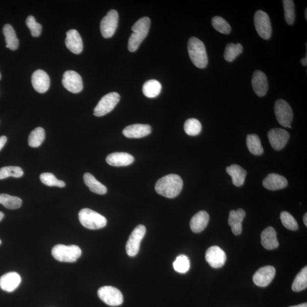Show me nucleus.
<instances>
[{
  "mask_svg": "<svg viewBox=\"0 0 307 307\" xmlns=\"http://www.w3.org/2000/svg\"><path fill=\"white\" fill-rule=\"evenodd\" d=\"M183 186V180L180 176L170 174L157 181L155 188L158 194L167 198H174L179 195Z\"/></svg>",
  "mask_w": 307,
  "mask_h": 307,
  "instance_id": "nucleus-1",
  "label": "nucleus"
},
{
  "mask_svg": "<svg viewBox=\"0 0 307 307\" xmlns=\"http://www.w3.org/2000/svg\"><path fill=\"white\" fill-rule=\"evenodd\" d=\"M188 51L191 61L197 68H206L208 59L206 47L202 41L196 37H191L188 42Z\"/></svg>",
  "mask_w": 307,
  "mask_h": 307,
  "instance_id": "nucleus-2",
  "label": "nucleus"
},
{
  "mask_svg": "<svg viewBox=\"0 0 307 307\" xmlns=\"http://www.w3.org/2000/svg\"><path fill=\"white\" fill-rule=\"evenodd\" d=\"M150 26L151 19L145 17L137 21L132 27L133 33L130 37L128 42V49L131 52H135L145 38L147 37Z\"/></svg>",
  "mask_w": 307,
  "mask_h": 307,
  "instance_id": "nucleus-3",
  "label": "nucleus"
},
{
  "mask_svg": "<svg viewBox=\"0 0 307 307\" xmlns=\"http://www.w3.org/2000/svg\"><path fill=\"white\" fill-rule=\"evenodd\" d=\"M78 219L82 226L91 230L101 229L107 224V220L103 216L88 208H84L79 212Z\"/></svg>",
  "mask_w": 307,
  "mask_h": 307,
  "instance_id": "nucleus-4",
  "label": "nucleus"
},
{
  "mask_svg": "<svg viewBox=\"0 0 307 307\" xmlns=\"http://www.w3.org/2000/svg\"><path fill=\"white\" fill-rule=\"evenodd\" d=\"M56 260L62 262L73 263L76 262L81 255L80 248L77 245L66 246L57 245L51 251Z\"/></svg>",
  "mask_w": 307,
  "mask_h": 307,
  "instance_id": "nucleus-5",
  "label": "nucleus"
},
{
  "mask_svg": "<svg viewBox=\"0 0 307 307\" xmlns=\"http://www.w3.org/2000/svg\"><path fill=\"white\" fill-rule=\"evenodd\" d=\"M274 111L277 120L283 127L292 128L291 124L293 120V112L288 102L279 99L275 102Z\"/></svg>",
  "mask_w": 307,
  "mask_h": 307,
  "instance_id": "nucleus-6",
  "label": "nucleus"
},
{
  "mask_svg": "<svg viewBox=\"0 0 307 307\" xmlns=\"http://www.w3.org/2000/svg\"><path fill=\"white\" fill-rule=\"evenodd\" d=\"M120 100V94L117 92H111L106 94L101 98L94 109L93 115L96 117L107 115L115 108Z\"/></svg>",
  "mask_w": 307,
  "mask_h": 307,
  "instance_id": "nucleus-7",
  "label": "nucleus"
},
{
  "mask_svg": "<svg viewBox=\"0 0 307 307\" xmlns=\"http://www.w3.org/2000/svg\"><path fill=\"white\" fill-rule=\"evenodd\" d=\"M256 30L262 38L268 40L272 34V27L268 14L262 10L256 11L254 15Z\"/></svg>",
  "mask_w": 307,
  "mask_h": 307,
  "instance_id": "nucleus-8",
  "label": "nucleus"
},
{
  "mask_svg": "<svg viewBox=\"0 0 307 307\" xmlns=\"http://www.w3.org/2000/svg\"><path fill=\"white\" fill-rule=\"evenodd\" d=\"M98 296L105 304L119 306L123 304L124 298L121 291L112 286H104L98 290Z\"/></svg>",
  "mask_w": 307,
  "mask_h": 307,
  "instance_id": "nucleus-9",
  "label": "nucleus"
},
{
  "mask_svg": "<svg viewBox=\"0 0 307 307\" xmlns=\"http://www.w3.org/2000/svg\"><path fill=\"white\" fill-rule=\"evenodd\" d=\"M145 234L146 228L143 225L138 226L133 230L126 245V251L130 257H134L139 253L141 241Z\"/></svg>",
  "mask_w": 307,
  "mask_h": 307,
  "instance_id": "nucleus-10",
  "label": "nucleus"
},
{
  "mask_svg": "<svg viewBox=\"0 0 307 307\" xmlns=\"http://www.w3.org/2000/svg\"><path fill=\"white\" fill-rule=\"evenodd\" d=\"M119 22V14L115 10H109L100 23V31L102 37L109 38L115 34Z\"/></svg>",
  "mask_w": 307,
  "mask_h": 307,
  "instance_id": "nucleus-11",
  "label": "nucleus"
},
{
  "mask_svg": "<svg viewBox=\"0 0 307 307\" xmlns=\"http://www.w3.org/2000/svg\"><path fill=\"white\" fill-rule=\"evenodd\" d=\"M62 83L66 89L74 93H79L83 88L81 77L74 71H68L65 73Z\"/></svg>",
  "mask_w": 307,
  "mask_h": 307,
  "instance_id": "nucleus-12",
  "label": "nucleus"
},
{
  "mask_svg": "<svg viewBox=\"0 0 307 307\" xmlns=\"http://www.w3.org/2000/svg\"><path fill=\"white\" fill-rule=\"evenodd\" d=\"M290 136L288 132L281 128L271 129L268 133L269 140L271 147L277 151H281L285 147Z\"/></svg>",
  "mask_w": 307,
  "mask_h": 307,
  "instance_id": "nucleus-13",
  "label": "nucleus"
},
{
  "mask_svg": "<svg viewBox=\"0 0 307 307\" xmlns=\"http://www.w3.org/2000/svg\"><path fill=\"white\" fill-rule=\"evenodd\" d=\"M206 259L213 268H220L225 264L227 261V255L221 248L218 246H214L207 249Z\"/></svg>",
  "mask_w": 307,
  "mask_h": 307,
  "instance_id": "nucleus-14",
  "label": "nucleus"
},
{
  "mask_svg": "<svg viewBox=\"0 0 307 307\" xmlns=\"http://www.w3.org/2000/svg\"><path fill=\"white\" fill-rule=\"evenodd\" d=\"M276 270L274 267L267 266L261 267L253 275V280L255 285L262 287L270 284L274 278Z\"/></svg>",
  "mask_w": 307,
  "mask_h": 307,
  "instance_id": "nucleus-15",
  "label": "nucleus"
},
{
  "mask_svg": "<svg viewBox=\"0 0 307 307\" xmlns=\"http://www.w3.org/2000/svg\"><path fill=\"white\" fill-rule=\"evenodd\" d=\"M251 83L257 96L263 97L266 95L268 91L269 84L265 74L261 71H255L252 77Z\"/></svg>",
  "mask_w": 307,
  "mask_h": 307,
  "instance_id": "nucleus-16",
  "label": "nucleus"
},
{
  "mask_svg": "<svg viewBox=\"0 0 307 307\" xmlns=\"http://www.w3.org/2000/svg\"><path fill=\"white\" fill-rule=\"evenodd\" d=\"M31 82L34 89L40 93L46 92L50 87V79L48 74L41 70L35 71L31 77Z\"/></svg>",
  "mask_w": 307,
  "mask_h": 307,
  "instance_id": "nucleus-17",
  "label": "nucleus"
},
{
  "mask_svg": "<svg viewBox=\"0 0 307 307\" xmlns=\"http://www.w3.org/2000/svg\"><path fill=\"white\" fill-rule=\"evenodd\" d=\"M66 46L72 53L78 54L83 49V43L78 31L75 29L70 30L67 33Z\"/></svg>",
  "mask_w": 307,
  "mask_h": 307,
  "instance_id": "nucleus-18",
  "label": "nucleus"
},
{
  "mask_svg": "<svg viewBox=\"0 0 307 307\" xmlns=\"http://www.w3.org/2000/svg\"><path fill=\"white\" fill-rule=\"evenodd\" d=\"M21 282L20 275L15 272H10L0 278V288L6 292H13Z\"/></svg>",
  "mask_w": 307,
  "mask_h": 307,
  "instance_id": "nucleus-19",
  "label": "nucleus"
},
{
  "mask_svg": "<svg viewBox=\"0 0 307 307\" xmlns=\"http://www.w3.org/2000/svg\"><path fill=\"white\" fill-rule=\"evenodd\" d=\"M152 132L151 126L146 124L129 125L123 130V135L129 139H140L147 136Z\"/></svg>",
  "mask_w": 307,
  "mask_h": 307,
  "instance_id": "nucleus-20",
  "label": "nucleus"
},
{
  "mask_svg": "<svg viewBox=\"0 0 307 307\" xmlns=\"http://www.w3.org/2000/svg\"><path fill=\"white\" fill-rule=\"evenodd\" d=\"M106 161L112 166H127L133 163L135 158L127 153H113L107 156Z\"/></svg>",
  "mask_w": 307,
  "mask_h": 307,
  "instance_id": "nucleus-21",
  "label": "nucleus"
},
{
  "mask_svg": "<svg viewBox=\"0 0 307 307\" xmlns=\"http://www.w3.org/2000/svg\"><path fill=\"white\" fill-rule=\"evenodd\" d=\"M288 182L284 176L277 174H270L263 180V186L267 190L276 191L285 188Z\"/></svg>",
  "mask_w": 307,
  "mask_h": 307,
  "instance_id": "nucleus-22",
  "label": "nucleus"
},
{
  "mask_svg": "<svg viewBox=\"0 0 307 307\" xmlns=\"http://www.w3.org/2000/svg\"><path fill=\"white\" fill-rule=\"evenodd\" d=\"M246 213L242 209L237 211L231 210L229 215L228 224L231 227V230L235 235L241 234L242 230V223L245 218Z\"/></svg>",
  "mask_w": 307,
  "mask_h": 307,
  "instance_id": "nucleus-23",
  "label": "nucleus"
},
{
  "mask_svg": "<svg viewBox=\"0 0 307 307\" xmlns=\"http://www.w3.org/2000/svg\"><path fill=\"white\" fill-rule=\"evenodd\" d=\"M210 221V216L206 211H202L193 216L190 222L191 230L194 233L202 231Z\"/></svg>",
  "mask_w": 307,
  "mask_h": 307,
  "instance_id": "nucleus-24",
  "label": "nucleus"
},
{
  "mask_svg": "<svg viewBox=\"0 0 307 307\" xmlns=\"http://www.w3.org/2000/svg\"><path fill=\"white\" fill-rule=\"evenodd\" d=\"M261 243L262 246L267 250L277 249L279 246V242L274 228L271 227H267L262 232Z\"/></svg>",
  "mask_w": 307,
  "mask_h": 307,
  "instance_id": "nucleus-25",
  "label": "nucleus"
},
{
  "mask_svg": "<svg viewBox=\"0 0 307 307\" xmlns=\"http://www.w3.org/2000/svg\"><path fill=\"white\" fill-rule=\"evenodd\" d=\"M227 172L232 179V183L234 186L241 187L243 186L246 178L247 172L238 164H232L230 166L227 167Z\"/></svg>",
  "mask_w": 307,
  "mask_h": 307,
  "instance_id": "nucleus-26",
  "label": "nucleus"
},
{
  "mask_svg": "<svg viewBox=\"0 0 307 307\" xmlns=\"http://www.w3.org/2000/svg\"><path fill=\"white\" fill-rule=\"evenodd\" d=\"M84 183L90 191L99 195H104L107 192V188L94 178L90 173L86 172L83 176Z\"/></svg>",
  "mask_w": 307,
  "mask_h": 307,
  "instance_id": "nucleus-27",
  "label": "nucleus"
},
{
  "mask_svg": "<svg viewBox=\"0 0 307 307\" xmlns=\"http://www.w3.org/2000/svg\"><path fill=\"white\" fill-rule=\"evenodd\" d=\"M3 33L5 38L6 47L11 50H16L19 46V40L13 27L10 24H6L3 27Z\"/></svg>",
  "mask_w": 307,
  "mask_h": 307,
  "instance_id": "nucleus-28",
  "label": "nucleus"
},
{
  "mask_svg": "<svg viewBox=\"0 0 307 307\" xmlns=\"http://www.w3.org/2000/svg\"><path fill=\"white\" fill-rule=\"evenodd\" d=\"M248 149L252 154L260 155L263 153V148L260 139L257 135H249L246 138Z\"/></svg>",
  "mask_w": 307,
  "mask_h": 307,
  "instance_id": "nucleus-29",
  "label": "nucleus"
},
{
  "mask_svg": "<svg viewBox=\"0 0 307 307\" xmlns=\"http://www.w3.org/2000/svg\"><path fill=\"white\" fill-rule=\"evenodd\" d=\"M162 90V85L158 81L151 80L145 82L143 91L145 96L154 98L158 96Z\"/></svg>",
  "mask_w": 307,
  "mask_h": 307,
  "instance_id": "nucleus-30",
  "label": "nucleus"
},
{
  "mask_svg": "<svg viewBox=\"0 0 307 307\" xmlns=\"http://www.w3.org/2000/svg\"><path fill=\"white\" fill-rule=\"evenodd\" d=\"M243 51V46L240 43H229L226 46L224 51V57L228 62H233L236 58L241 54Z\"/></svg>",
  "mask_w": 307,
  "mask_h": 307,
  "instance_id": "nucleus-31",
  "label": "nucleus"
},
{
  "mask_svg": "<svg viewBox=\"0 0 307 307\" xmlns=\"http://www.w3.org/2000/svg\"><path fill=\"white\" fill-rule=\"evenodd\" d=\"M22 201L18 197L9 195L0 194V204L9 210L18 209L22 206Z\"/></svg>",
  "mask_w": 307,
  "mask_h": 307,
  "instance_id": "nucleus-32",
  "label": "nucleus"
},
{
  "mask_svg": "<svg viewBox=\"0 0 307 307\" xmlns=\"http://www.w3.org/2000/svg\"><path fill=\"white\" fill-rule=\"evenodd\" d=\"M45 139V130L42 128H37L31 132L29 136L28 144L31 148L40 147Z\"/></svg>",
  "mask_w": 307,
  "mask_h": 307,
  "instance_id": "nucleus-33",
  "label": "nucleus"
},
{
  "mask_svg": "<svg viewBox=\"0 0 307 307\" xmlns=\"http://www.w3.org/2000/svg\"><path fill=\"white\" fill-rule=\"evenodd\" d=\"M307 287V267H305L295 278L292 285L294 292H300Z\"/></svg>",
  "mask_w": 307,
  "mask_h": 307,
  "instance_id": "nucleus-34",
  "label": "nucleus"
},
{
  "mask_svg": "<svg viewBox=\"0 0 307 307\" xmlns=\"http://www.w3.org/2000/svg\"><path fill=\"white\" fill-rule=\"evenodd\" d=\"M184 131L188 135L195 136L198 135L202 131V124L196 119H190L185 122Z\"/></svg>",
  "mask_w": 307,
  "mask_h": 307,
  "instance_id": "nucleus-35",
  "label": "nucleus"
},
{
  "mask_svg": "<svg viewBox=\"0 0 307 307\" xmlns=\"http://www.w3.org/2000/svg\"><path fill=\"white\" fill-rule=\"evenodd\" d=\"M39 178H40L42 183L47 186H56L61 188L66 186V184L64 181L58 180L52 173H42Z\"/></svg>",
  "mask_w": 307,
  "mask_h": 307,
  "instance_id": "nucleus-36",
  "label": "nucleus"
},
{
  "mask_svg": "<svg viewBox=\"0 0 307 307\" xmlns=\"http://www.w3.org/2000/svg\"><path fill=\"white\" fill-rule=\"evenodd\" d=\"M23 175L22 169L18 166H6L0 168V180L4 179L10 176L20 178Z\"/></svg>",
  "mask_w": 307,
  "mask_h": 307,
  "instance_id": "nucleus-37",
  "label": "nucleus"
},
{
  "mask_svg": "<svg viewBox=\"0 0 307 307\" xmlns=\"http://www.w3.org/2000/svg\"><path fill=\"white\" fill-rule=\"evenodd\" d=\"M285 10L286 21L289 25H293L295 20V9L294 2L292 0L283 1Z\"/></svg>",
  "mask_w": 307,
  "mask_h": 307,
  "instance_id": "nucleus-38",
  "label": "nucleus"
},
{
  "mask_svg": "<svg viewBox=\"0 0 307 307\" xmlns=\"http://www.w3.org/2000/svg\"><path fill=\"white\" fill-rule=\"evenodd\" d=\"M173 266L177 272L184 274L190 269V262L186 255H180L173 263Z\"/></svg>",
  "mask_w": 307,
  "mask_h": 307,
  "instance_id": "nucleus-39",
  "label": "nucleus"
},
{
  "mask_svg": "<svg viewBox=\"0 0 307 307\" xmlns=\"http://www.w3.org/2000/svg\"><path fill=\"white\" fill-rule=\"evenodd\" d=\"M212 24L214 28L220 33L229 34L231 27L225 19L219 16L214 17L212 19Z\"/></svg>",
  "mask_w": 307,
  "mask_h": 307,
  "instance_id": "nucleus-40",
  "label": "nucleus"
},
{
  "mask_svg": "<svg viewBox=\"0 0 307 307\" xmlns=\"http://www.w3.org/2000/svg\"><path fill=\"white\" fill-rule=\"evenodd\" d=\"M280 218L283 226L287 230H297L299 226L296 220L291 215L289 212L284 211L281 214Z\"/></svg>",
  "mask_w": 307,
  "mask_h": 307,
  "instance_id": "nucleus-41",
  "label": "nucleus"
},
{
  "mask_svg": "<svg viewBox=\"0 0 307 307\" xmlns=\"http://www.w3.org/2000/svg\"><path fill=\"white\" fill-rule=\"evenodd\" d=\"M26 23L27 27L30 30L31 35L34 37H38L41 35L42 30V26L35 21V18L33 15H29L27 18Z\"/></svg>",
  "mask_w": 307,
  "mask_h": 307,
  "instance_id": "nucleus-42",
  "label": "nucleus"
},
{
  "mask_svg": "<svg viewBox=\"0 0 307 307\" xmlns=\"http://www.w3.org/2000/svg\"><path fill=\"white\" fill-rule=\"evenodd\" d=\"M6 142L7 138L6 136H3L0 137V151L4 147Z\"/></svg>",
  "mask_w": 307,
  "mask_h": 307,
  "instance_id": "nucleus-43",
  "label": "nucleus"
},
{
  "mask_svg": "<svg viewBox=\"0 0 307 307\" xmlns=\"http://www.w3.org/2000/svg\"><path fill=\"white\" fill-rule=\"evenodd\" d=\"M301 64L303 66H307V54L306 57L303 58L301 60Z\"/></svg>",
  "mask_w": 307,
  "mask_h": 307,
  "instance_id": "nucleus-44",
  "label": "nucleus"
},
{
  "mask_svg": "<svg viewBox=\"0 0 307 307\" xmlns=\"http://www.w3.org/2000/svg\"><path fill=\"white\" fill-rule=\"evenodd\" d=\"M290 307H307V304L306 303H303V304L299 305L297 306H291Z\"/></svg>",
  "mask_w": 307,
  "mask_h": 307,
  "instance_id": "nucleus-45",
  "label": "nucleus"
},
{
  "mask_svg": "<svg viewBox=\"0 0 307 307\" xmlns=\"http://www.w3.org/2000/svg\"><path fill=\"white\" fill-rule=\"evenodd\" d=\"M307 213L305 215L304 217H303V222H304V224H305V226L307 227Z\"/></svg>",
  "mask_w": 307,
  "mask_h": 307,
  "instance_id": "nucleus-46",
  "label": "nucleus"
},
{
  "mask_svg": "<svg viewBox=\"0 0 307 307\" xmlns=\"http://www.w3.org/2000/svg\"><path fill=\"white\" fill-rule=\"evenodd\" d=\"M3 217H4V215H3L2 212H0V222L1 221Z\"/></svg>",
  "mask_w": 307,
  "mask_h": 307,
  "instance_id": "nucleus-47",
  "label": "nucleus"
},
{
  "mask_svg": "<svg viewBox=\"0 0 307 307\" xmlns=\"http://www.w3.org/2000/svg\"><path fill=\"white\" fill-rule=\"evenodd\" d=\"M305 14V18L306 19H307V8L306 9Z\"/></svg>",
  "mask_w": 307,
  "mask_h": 307,
  "instance_id": "nucleus-48",
  "label": "nucleus"
},
{
  "mask_svg": "<svg viewBox=\"0 0 307 307\" xmlns=\"http://www.w3.org/2000/svg\"><path fill=\"white\" fill-rule=\"evenodd\" d=\"M1 239H0V245H1Z\"/></svg>",
  "mask_w": 307,
  "mask_h": 307,
  "instance_id": "nucleus-49",
  "label": "nucleus"
},
{
  "mask_svg": "<svg viewBox=\"0 0 307 307\" xmlns=\"http://www.w3.org/2000/svg\"><path fill=\"white\" fill-rule=\"evenodd\" d=\"M0 78H1V76H0Z\"/></svg>",
  "mask_w": 307,
  "mask_h": 307,
  "instance_id": "nucleus-50",
  "label": "nucleus"
}]
</instances>
